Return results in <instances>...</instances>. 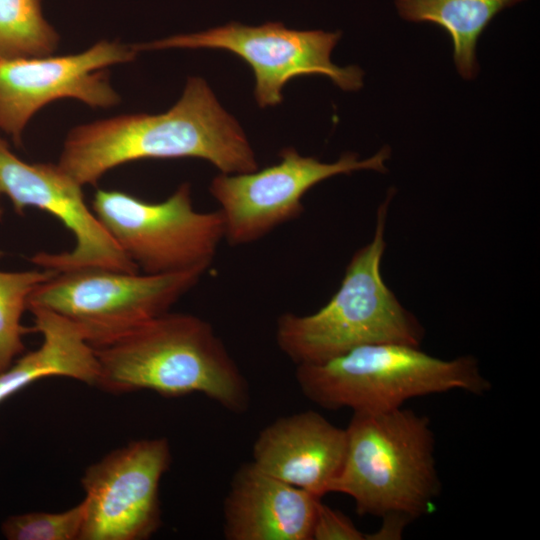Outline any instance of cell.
<instances>
[{"mask_svg": "<svg viewBox=\"0 0 540 540\" xmlns=\"http://www.w3.org/2000/svg\"><path fill=\"white\" fill-rule=\"evenodd\" d=\"M341 470L329 492L351 497L359 515H401L434 510L441 490L429 419L408 409L353 412Z\"/></svg>", "mask_w": 540, "mask_h": 540, "instance_id": "277c9868", "label": "cell"}, {"mask_svg": "<svg viewBox=\"0 0 540 540\" xmlns=\"http://www.w3.org/2000/svg\"><path fill=\"white\" fill-rule=\"evenodd\" d=\"M172 460L164 437L139 439L88 466L80 540H145L160 528L159 487Z\"/></svg>", "mask_w": 540, "mask_h": 540, "instance_id": "30bf717a", "label": "cell"}, {"mask_svg": "<svg viewBox=\"0 0 540 540\" xmlns=\"http://www.w3.org/2000/svg\"><path fill=\"white\" fill-rule=\"evenodd\" d=\"M320 497L277 479L253 462L234 473L223 502L227 540H311Z\"/></svg>", "mask_w": 540, "mask_h": 540, "instance_id": "5bb4252c", "label": "cell"}, {"mask_svg": "<svg viewBox=\"0 0 540 540\" xmlns=\"http://www.w3.org/2000/svg\"><path fill=\"white\" fill-rule=\"evenodd\" d=\"M82 185L58 164L28 163L18 158L0 136V194L22 215L38 208L56 217L75 238L67 252H39L31 262L56 272L103 268L139 272L85 202Z\"/></svg>", "mask_w": 540, "mask_h": 540, "instance_id": "8fae6325", "label": "cell"}, {"mask_svg": "<svg viewBox=\"0 0 540 540\" xmlns=\"http://www.w3.org/2000/svg\"><path fill=\"white\" fill-rule=\"evenodd\" d=\"M176 158L203 159L226 174L258 169L242 128L200 77L188 79L167 112L119 115L75 127L57 164L84 186L131 161Z\"/></svg>", "mask_w": 540, "mask_h": 540, "instance_id": "6da1fadb", "label": "cell"}, {"mask_svg": "<svg viewBox=\"0 0 540 540\" xmlns=\"http://www.w3.org/2000/svg\"><path fill=\"white\" fill-rule=\"evenodd\" d=\"M346 429L307 410L265 426L252 447V462L265 473L322 498L339 474Z\"/></svg>", "mask_w": 540, "mask_h": 540, "instance_id": "4fadbf2b", "label": "cell"}, {"mask_svg": "<svg viewBox=\"0 0 540 540\" xmlns=\"http://www.w3.org/2000/svg\"><path fill=\"white\" fill-rule=\"evenodd\" d=\"M205 272L146 274L103 268L56 272L31 292L27 310L44 308L69 319L98 348L170 311Z\"/></svg>", "mask_w": 540, "mask_h": 540, "instance_id": "8992f818", "label": "cell"}, {"mask_svg": "<svg viewBox=\"0 0 540 540\" xmlns=\"http://www.w3.org/2000/svg\"><path fill=\"white\" fill-rule=\"evenodd\" d=\"M295 379L317 406L365 413L401 408L419 396L453 390L482 395L491 388L472 356L445 360L400 343L364 345L322 363L296 366Z\"/></svg>", "mask_w": 540, "mask_h": 540, "instance_id": "5b68a950", "label": "cell"}, {"mask_svg": "<svg viewBox=\"0 0 540 540\" xmlns=\"http://www.w3.org/2000/svg\"><path fill=\"white\" fill-rule=\"evenodd\" d=\"M85 506L62 512H28L6 518L1 531L8 540H80Z\"/></svg>", "mask_w": 540, "mask_h": 540, "instance_id": "d6986e66", "label": "cell"}, {"mask_svg": "<svg viewBox=\"0 0 540 540\" xmlns=\"http://www.w3.org/2000/svg\"><path fill=\"white\" fill-rule=\"evenodd\" d=\"M340 37V32L292 30L278 22L258 27L232 22L200 33L134 44L133 48L137 53L164 48H213L234 53L252 68L255 99L264 108L281 103L284 85L300 76L323 75L342 90H359L364 72L357 66L339 67L331 62Z\"/></svg>", "mask_w": 540, "mask_h": 540, "instance_id": "ba28073f", "label": "cell"}, {"mask_svg": "<svg viewBox=\"0 0 540 540\" xmlns=\"http://www.w3.org/2000/svg\"><path fill=\"white\" fill-rule=\"evenodd\" d=\"M383 518L381 528L377 532L367 535V540L399 539L404 527L410 521L407 517L401 515H387Z\"/></svg>", "mask_w": 540, "mask_h": 540, "instance_id": "44dd1931", "label": "cell"}, {"mask_svg": "<svg viewBox=\"0 0 540 540\" xmlns=\"http://www.w3.org/2000/svg\"><path fill=\"white\" fill-rule=\"evenodd\" d=\"M94 349L96 386L107 392L199 393L232 413L249 408L247 379L213 326L198 316L168 311Z\"/></svg>", "mask_w": 540, "mask_h": 540, "instance_id": "7a4b0ae2", "label": "cell"}, {"mask_svg": "<svg viewBox=\"0 0 540 540\" xmlns=\"http://www.w3.org/2000/svg\"><path fill=\"white\" fill-rule=\"evenodd\" d=\"M3 255V253L0 251V257Z\"/></svg>", "mask_w": 540, "mask_h": 540, "instance_id": "7402d4cb", "label": "cell"}, {"mask_svg": "<svg viewBox=\"0 0 540 540\" xmlns=\"http://www.w3.org/2000/svg\"><path fill=\"white\" fill-rule=\"evenodd\" d=\"M58 42L41 0H0V61L52 55Z\"/></svg>", "mask_w": 540, "mask_h": 540, "instance_id": "e0dca14e", "label": "cell"}, {"mask_svg": "<svg viewBox=\"0 0 540 540\" xmlns=\"http://www.w3.org/2000/svg\"><path fill=\"white\" fill-rule=\"evenodd\" d=\"M136 55L133 45L103 40L77 54L0 61V130L20 145L29 120L52 101L74 98L93 108L117 104L105 69Z\"/></svg>", "mask_w": 540, "mask_h": 540, "instance_id": "7c38bea8", "label": "cell"}, {"mask_svg": "<svg viewBox=\"0 0 540 540\" xmlns=\"http://www.w3.org/2000/svg\"><path fill=\"white\" fill-rule=\"evenodd\" d=\"M311 540H367V534L360 531L343 512L323 504L320 500L316 508Z\"/></svg>", "mask_w": 540, "mask_h": 540, "instance_id": "ffe728a7", "label": "cell"}, {"mask_svg": "<svg viewBox=\"0 0 540 540\" xmlns=\"http://www.w3.org/2000/svg\"><path fill=\"white\" fill-rule=\"evenodd\" d=\"M31 331L42 336L40 346L22 355L0 373V404L32 383L48 377L71 378L97 385L99 364L95 349L69 319L44 308L28 309Z\"/></svg>", "mask_w": 540, "mask_h": 540, "instance_id": "9a60e30c", "label": "cell"}, {"mask_svg": "<svg viewBox=\"0 0 540 540\" xmlns=\"http://www.w3.org/2000/svg\"><path fill=\"white\" fill-rule=\"evenodd\" d=\"M56 271L41 268L17 272L0 271V373L24 351L23 336L29 330L21 324L31 292Z\"/></svg>", "mask_w": 540, "mask_h": 540, "instance_id": "ac0fdd59", "label": "cell"}, {"mask_svg": "<svg viewBox=\"0 0 540 540\" xmlns=\"http://www.w3.org/2000/svg\"><path fill=\"white\" fill-rule=\"evenodd\" d=\"M91 209L126 256L146 274L207 271L224 239L220 211H197L189 183L157 203L98 189Z\"/></svg>", "mask_w": 540, "mask_h": 540, "instance_id": "52a82bcc", "label": "cell"}, {"mask_svg": "<svg viewBox=\"0 0 540 540\" xmlns=\"http://www.w3.org/2000/svg\"><path fill=\"white\" fill-rule=\"evenodd\" d=\"M523 0H395L399 15L412 22H430L443 28L453 42V59L461 77L478 72V38L504 8Z\"/></svg>", "mask_w": 540, "mask_h": 540, "instance_id": "2e32d148", "label": "cell"}, {"mask_svg": "<svg viewBox=\"0 0 540 540\" xmlns=\"http://www.w3.org/2000/svg\"><path fill=\"white\" fill-rule=\"evenodd\" d=\"M390 148L383 147L368 159L345 153L336 162L324 163L301 156L294 148L280 152V162L260 171L220 173L209 191L220 208L224 239L232 246L256 242L280 225L303 213L302 198L321 181L358 170L385 172Z\"/></svg>", "mask_w": 540, "mask_h": 540, "instance_id": "9c48e42d", "label": "cell"}, {"mask_svg": "<svg viewBox=\"0 0 540 540\" xmlns=\"http://www.w3.org/2000/svg\"><path fill=\"white\" fill-rule=\"evenodd\" d=\"M386 200L377 211L372 240L354 253L337 292L309 315L286 312L276 321L280 351L296 366L318 364L354 348L377 343L419 347L424 329L384 283Z\"/></svg>", "mask_w": 540, "mask_h": 540, "instance_id": "3957f363", "label": "cell"}]
</instances>
